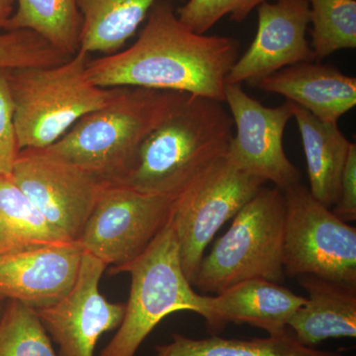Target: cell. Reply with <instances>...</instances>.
<instances>
[{
	"instance_id": "cell-1",
	"label": "cell",
	"mask_w": 356,
	"mask_h": 356,
	"mask_svg": "<svg viewBox=\"0 0 356 356\" xmlns=\"http://www.w3.org/2000/svg\"><path fill=\"white\" fill-rule=\"evenodd\" d=\"M238 57V40L191 31L178 19L172 1L159 0L135 43L91 58L86 76L102 88L177 91L224 102L227 76Z\"/></svg>"
},
{
	"instance_id": "cell-2",
	"label": "cell",
	"mask_w": 356,
	"mask_h": 356,
	"mask_svg": "<svg viewBox=\"0 0 356 356\" xmlns=\"http://www.w3.org/2000/svg\"><path fill=\"white\" fill-rule=\"evenodd\" d=\"M234 128L224 102L188 95L144 140L132 170L118 184L179 197L227 154Z\"/></svg>"
},
{
	"instance_id": "cell-3",
	"label": "cell",
	"mask_w": 356,
	"mask_h": 356,
	"mask_svg": "<svg viewBox=\"0 0 356 356\" xmlns=\"http://www.w3.org/2000/svg\"><path fill=\"white\" fill-rule=\"evenodd\" d=\"M188 95L120 88L108 104L72 126L48 153L74 163L103 182H121L132 170L144 140Z\"/></svg>"
},
{
	"instance_id": "cell-4",
	"label": "cell",
	"mask_w": 356,
	"mask_h": 356,
	"mask_svg": "<svg viewBox=\"0 0 356 356\" xmlns=\"http://www.w3.org/2000/svg\"><path fill=\"white\" fill-rule=\"evenodd\" d=\"M90 60L79 50L55 67L6 70L20 151L53 146L79 119L116 97L120 88H102L89 81Z\"/></svg>"
},
{
	"instance_id": "cell-5",
	"label": "cell",
	"mask_w": 356,
	"mask_h": 356,
	"mask_svg": "<svg viewBox=\"0 0 356 356\" xmlns=\"http://www.w3.org/2000/svg\"><path fill=\"white\" fill-rule=\"evenodd\" d=\"M285 214L284 192L261 187L203 257L192 286L203 295H217L245 280L283 282Z\"/></svg>"
},
{
	"instance_id": "cell-6",
	"label": "cell",
	"mask_w": 356,
	"mask_h": 356,
	"mask_svg": "<svg viewBox=\"0 0 356 356\" xmlns=\"http://www.w3.org/2000/svg\"><path fill=\"white\" fill-rule=\"evenodd\" d=\"M123 273H130L132 280L125 314L98 356H135L170 314L192 312L200 316L203 294L196 293L185 276L172 219L144 254L121 269Z\"/></svg>"
},
{
	"instance_id": "cell-7",
	"label": "cell",
	"mask_w": 356,
	"mask_h": 356,
	"mask_svg": "<svg viewBox=\"0 0 356 356\" xmlns=\"http://www.w3.org/2000/svg\"><path fill=\"white\" fill-rule=\"evenodd\" d=\"M178 198L106 182L76 242L84 252L111 266L110 274L120 273L165 228Z\"/></svg>"
},
{
	"instance_id": "cell-8",
	"label": "cell",
	"mask_w": 356,
	"mask_h": 356,
	"mask_svg": "<svg viewBox=\"0 0 356 356\" xmlns=\"http://www.w3.org/2000/svg\"><path fill=\"white\" fill-rule=\"evenodd\" d=\"M283 192L285 274L316 276L356 286L355 227L318 202L301 182Z\"/></svg>"
},
{
	"instance_id": "cell-9",
	"label": "cell",
	"mask_w": 356,
	"mask_h": 356,
	"mask_svg": "<svg viewBox=\"0 0 356 356\" xmlns=\"http://www.w3.org/2000/svg\"><path fill=\"white\" fill-rule=\"evenodd\" d=\"M264 184L261 178L238 168L226 154L179 196L172 224L180 262L189 282L195 278L204 252L218 231Z\"/></svg>"
},
{
	"instance_id": "cell-10",
	"label": "cell",
	"mask_w": 356,
	"mask_h": 356,
	"mask_svg": "<svg viewBox=\"0 0 356 356\" xmlns=\"http://www.w3.org/2000/svg\"><path fill=\"white\" fill-rule=\"evenodd\" d=\"M10 177L47 221L74 242L106 184L46 149L20 151Z\"/></svg>"
},
{
	"instance_id": "cell-11",
	"label": "cell",
	"mask_w": 356,
	"mask_h": 356,
	"mask_svg": "<svg viewBox=\"0 0 356 356\" xmlns=\"http://www.w3.org/2000/svg\"><path fill=\"white\" fill-rule=\"evenodd\" d=\"M224 103L228 105L236 133L227 156L238 168L273 182L284 191L301 182L302 173L285 154L283 136L293 118L288 102L266 107L243 90L241 84L226 83Z\"/></svg>"
},
{
	"instance_id": "cell-12",
	"label": "cell",
	"mask_w": 356,
	"mask_h": 356,
	"mask_svg": "<svg viewBox=\"0 0 356 356\" xmlns=\"http://www.w3.org/2000/svg\"><path fill=\"white\" fill-rule=\"evenodd\" d=\"M105 269L102 261L83 252L74 287L57 303L36 310L58 346V356H95L100 337L120 325L125 304L111 303L100 293Z\"/></svg>"
},
{
	"instance_id": "cell-13",
	"label": "cell",
	"mask_w": 356,
	"mask_h": 356,
	"mask_svg": "<svg viewBox=\"0 0 356 356\" xmlns=\"http://www.w3.org/2000/svg\"><path fill=\"white\" fill-rule=\"evenodd\" d=\"M259 23L252 44L238 57L226 83L250 84L274 72L316 60L307 31L310 7L307 0H274L257 7Z\"/></svg>"
},
{
	"instance_id": "cell-14",
	"label": "cell",
	"mask_w": 356,
	"mask_h": 356,
	"mask_svg": "<svg viewBox=\"0 0 356 356\" xmlns=\"http://www.w3.org/2000/svg\"><path fill=\"white\" fill-rule=\"evenodd\" d=\"M83 254L77 242L0 254V299L35 310L57 303L74 287Z\"/></svg>"
},
{
	"instance_id": "cell-15",
	"label": "cell",
	"mask_w": 356,
	"mask_h": 356,
	"mask_svg": "<svg viewBox=\"0 0 356 356\" xmlns=\"http://www.w3.org/2000/svg\"><path fill=\"white\" fill-rule=\"evenodd\" d=\"M305 302L306 298L280 283L250 280L214 296L203 295L200 316L212 334H219L229 323H235L275 336L288 331L293 315Z\"/></svg>"
},
{
	"instance_id": "cell-16",
	"label": "cell",
	"mask_w": 356,
	"mask_h": 356,
	"mask_svg": "<svg viewBox=\"0 0 356 356\" xmlns=\"http://www.w3.org/2000/svg\"><path fill=\"white\" fill-rule=\"evenodd\" d=\"M284 96L320 120L337 123L356 105V79L332 65L306 62L290 65L250 84Z\"/></svg>"
},
{
	"instance_id": "cell-17",
	"label": "cell",
	"mask_w": 356,
	"mask_h": 356,
	"mask_svg": "<svg viewBox=\"0 0 356 356\" xmlns=\"http://www.w3.org/2000/svg\"><path fill=\"white\" fill-rule=\"evenodd\" d=\"M298 280L308 298L288 324L295 339L309 348L329 339H355L356 286L312 275Z\"/></svg>"
},
{
	"instance_id": "cell-18",
	"label": "cell",
	"mask_w": 356,
	"mask_h": 356,
	"mask_svg": "<svg viewBox=\"0 0 356 356\" xmlns=\"http://www.w3.org/2000/svg\"><path fill=\"white\" fill-rule=\"evenodd\" d=\"M287 102L301 135L309 191L331 209L339 199L341 175L353 142L339 130L337 123L320 120L295 103Z\"/></svg>"
},
{
	"instance_id": "cell-19",
	"label": "cell",
	"mask_w": 356,
	"mask_h": 356,
	"mask_svg": "<svg viewBox=\"0 0 356 356\" xmlns=\"http://www.w3.org/2000/svg\"><path fill=\"white\" fill-rule=\"evenodd\" d=\"M158 1L159 0H77L83 18L79 50L89 55L97 53L102 56L113 55L123 50Z\"/></svg>"
},
{
	"instance_id": "cell-20",
	"label": "cell",
	"mask_w": 356,
	"mask_h": 356,
	"mask_svg": "<svg viewBox=\"0 0 356 356\" xmlns=\"http://www.w3.org/2000/svg\"><path fill=\"white\" fill-rule=\"evenodd\" d=\"M74 242L47 221L10 175H0V254Z\"/></svg>"
},
{
	"instance_id": "cell-21",
	"label": "cell",
	"mask_w": 356,
	"mask_h": 356,
	"mask_svg": "<svg viewBox=\"0 0 356 356\" xmlns=\"http://www.w3.org/2000/svg\"><path fill=\"white\" fill-rule=\"evenodd\" d=\"M156 356H341L336 351L303 346L286 331L255 339H225L212 334L206 339H191L172 334L170 343L154 348Z\"/></svg>"
},
{
	"instance_id": "cell-22",
	"label": "cell",
	"mask_w": 356,
	"mask_h": 356,
	"mask_svg": "<svg viewBox=\"0 0 356 356\" xmlns=\"http://www.w3.org/2000/svg\"><path fill=\"white\" fill-rule=\"evenodd\" d=\"M17 9L4 31L30 30L72 57L81 46L83 18L77 0H15Z\"/></svg>"
},
{
	"instance_id": "cell-23",
	"label": "cell",
	"mask_w": 356,
	"mask_h": 356,
	"mask_svg": "<svg viewBox=\"0 0 356 356\" xmlns=\"http://www.w3.org/2000/svg\"><path fill=\"white\" fill-rule=\"evenodd\" d=\"M310 7L311 48L316 60L356 48L355 0H307Z\"/></svg>"
},
{
	"instance_id": "cell-24",
	"label": "cell",
	"mask_w": 356,
	"mask_h": 356,
	"mask_svg": "<svg viewBox=\"0 0 356 356\" xmlns=\"http://www.w3.org/2000/svg\"><path fill=\"white\" fill-rule=\"evenodd\" d=\"M0 356H58L35 309L8 301L0 317Z\"/></svg>"
},
{
	"instance_id": "cell-25",
	"label": "cell",
	"mask_w": 356,
	"mask_h": 356,
	"mask_svg": "<svg viewBox=\"0 0 356 356\" xmlns=\"http://www.w3.org/2000/svg\"><path fill=\"white\" fill-rule=\"evenodd\" d=\"M67 57L37 33L13 30L0 34V70L50 67L67 62Z\"/></svg>"
},
{
	"instance_id": "cell-26",
	"label": "cell",
	"mask_w": 356,
	"mask_h": 356,
	"mask_svg": "<svg viewBox=\"0 0 356 356\" xmlns=\"http://www.w3.org/2000/svg\"><path fill=\"white\" fill-rule=\"evenodd\" d=\"M269 0H187L177 10L178 19L191 31L205 34L225 16L243 22L254 9Z\"/></svg>"
},
{
	"instance_id": "cell-27",
	"label": "cell",
	"mask_w": 356,
	"mask_h": 356,
	"mask_svg": "<svg viewBox=\"0 0 356 356\" xmlns=\"http://www.w3.org/2000/svg\"><path fill=\"white\" fill-rule=\"evenodd\" d=\"M20 149L14 125V106L6 70H0V175H11Z\"/></svg>"
},
{
	"instance_id": "cell-28",
	"label": "cell",
	"mask_w": 356,
	"mask_h": 356,
	"mask_svg": "<svg viewBox=\"0 0 356 356\" xmlns=\"http://www.w3.org/2000/svg\"><path fill=\"white\" fill-rule=\"evenodd\" d=\"M336 216L343 222L356 220V145L351 143L339 184V195L334 209Z\"/></svg>"
},
{
	"instance_id": "cell-29",
	"label": "cell",
	"mask_w": 356,
	"mask_h": 356,
	"mask_svg": "<svg viewBox=\"0 0 356 356\" xmlns=\"http://www.w3.org/2000/svg\"><path fill=\"white\" fill-rule=\"evenodd\" d=\"M15 0H0V30L6 29L8 20L14 13Z\"/></svg>"
},
{
	"instance_id": "cell-30",
	"label": "cell",
	"mask_w": 356,
	"mask_h": 356,
	"mask_svg": "<svg viewBox=\"0 0 356 356\" xmlns=\"http://www.w3.org/2000/svg\"><path fill=\"white\" fill-rule=\"evenodd\" d=\"M6 304L4 303V300L0 299V317H1L2 313H3L4 307H6Z\"/></svg>"
}]
</instances>
